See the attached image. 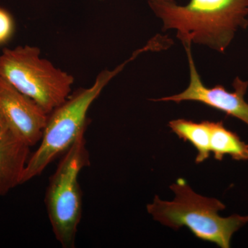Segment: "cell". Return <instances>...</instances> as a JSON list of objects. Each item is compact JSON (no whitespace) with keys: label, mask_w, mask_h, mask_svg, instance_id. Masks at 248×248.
<instances>
[{"label":"cell","mask_w":248,"mask_h":248,"mask_svg":"<svg viewBox=\"0 0 248 248\" xmlns=\"http://www.w3.org/2000/svg\"><path fill=\"white\" fill-rule=\"evenodd\" d=\"M0 78L23 93L47 114L68 99L74 78L41 58L32 46L5 48L0 54Z\"/></svg>","instance_id":"277c9868"},{"label":"cell","mask_w":248,"mask_h":248,"mask_svg":"<svg viewBox=\"0 0 248 248\" xmlns=\"http://www.w3.org/2000/svg\"><path fill=\"white\" fill-rule=\"evenodd\" d=\"M10 133L9 127L3 117L0 115V141L7 136Z\"/></svg>","instance_id":"7c38bea8"},{"label":"cell","mask_w":248,"mask_h":248,"mask_svg":"<svg viewBox=\"0 0 248 248\" xmlns=\"http://www.w3.org/2000/svg\"><path fill=\"white\" fill-rule=\"evenodd\" d=\"M163 31H177L184 46L197 44L223 53L241 29L248 27V0H149Z\"/></svg>","instance_id":"6da1fadb"},{"label":"cell","mask_w":248,"mask_h":248,"mask_svg":"<svg viewBox=\"0 0 248 248\" xmlns=\"http://www.w3.org/2000/svg\"><path fill=\"white\" fill-rule=\"evenodd\" d=\"M15 23L12 16L0 8V45H4L14 35Z\"/></svg>","instance_id":"8fae6325"},{"label":"cell","mask_w":248,"mask_h":248,"mask_svg":"<svg viewBox=\"0 0 248 248\" xmlns=\"http://www.w3.org/2000/svg\"><path fill=\"white\" fill-rule=\"evenodd\" d=\"M0 115L10 132L30 147L40 141L48 117L35 101L1 78Z\"/></svg>","instance_id":"52a82bcc"},{"label":"cell","mask_w":248,"mask_h":248,"mask_svg":"<svg viewBox=\"0 0 248 248\" xmlns=\"http://www.w3.org/2000/svg\"><path fill=\"white\" fill-rule=\"evenodd\" d=\"M134 59L132 56L113 71L99 73L91 87L79 90L71 97L69 96L49 114L40 146L28 160L22 184L40 175L49 164L66 151L81 133H85L90 107L111 79Z\"/></svg>","instance_id":"3957f363"},{"label":"cell","mask_w":248,"mask_h":248,"mask_svg":"<svg viewBox=\"0 0 248 248\" xmlns=\"http://www.w3.org/2000/svg\"><path fill=\"white\" fill-rule=\"evenodd\" d=\"M190 68V83L185 91L174 95L153 99L154 102H195L224 112L226 115L238 119L248 125V101L245 99L248 81L236 77L232 82V92L227 91L222 85L208 88L202 82L196 68L191 46H184Z\"/></svg>","instance_id":"8992f818"},{"label":"cell","mask_w":248,"mask_h":248,"mask_svg":"<svg viewBox=\"0 0 248 248\" xmlns=\"http://www.w3.org/2000/svg\"><path fill=\"white\" fill-rule=\"evenodd\" d=\"M210 152L214 158L222 161L229 155L236 161H248V144L237 134L226 128L223 122H210Z\"/></svg>","instance_id":"9c48e42d"},{"label":"cell","mask_w":248,"mask_h":248,"mask_svg":"<svg viewBox=\"0 0 248 248\" xmlns=\"http://www.w3.org/2000/svg\"><path fill=\"white\" fill-rule=\"evenodd\" d=\"M210 121L200 123L192 121L178 119L170 121L169 126L179 139L190 143L197 150L195 162L202 164L210 156Z\"/></svg>","instance_id":"30bf717a"},{"label":"cell","mask_w":248,"mask_h":248,"mask_svg":"<svg viewBox=\"0 0 248 248\" xmlns=\"http://www.w3.org/2000/svg\"><path fill=\"white\" fill-rule=\"evenodd\" d=\"M170 188L174 200L163 201L156 195L147 210L155 221L173 230L186 226L198 239L229 248L233 234L248 223V215L220 216L218 212L226 205L217 199L196 193L184 179H178Z\"/></svg>","instance_id":"7a4b0ae2"},{"label":"cell","mask_w":248,"mask_h":248,"mask_svg":"<svg viewBox=\"0 0 248 248\" xmlns=\"http://www.w3.org/2000/svg\"><path fill=\"white\" fill-rule=\"evenodd\" d=\"M84 133L66 151L50 177L45 195L47 213L54 235L63 248L76 247L82 216V192L79 173L90 163Z\"/></svg>","instance_id":"5b68a950"},{"label":"cell","mask_w":248,"mask_h":248,"mask_svg":"<svg viewBox=\"0 0 248 248\" xmlns=\"http://www.w3.org/2000/svg\"><path fill=\"white\" fill-rule=\"evenodd\" d=\"M30 146L10 132L0 141V196L22 184Z\"/></svg>","instance_id":"ba28073f"}]
</instances>
